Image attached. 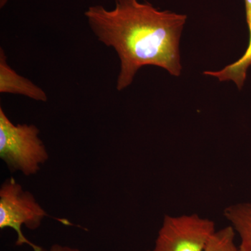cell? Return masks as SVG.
I'll list each match as a JSON object with an SVG mask.
<instances>
[{
  "instance_id": "obj_10",
  "label": "cell",
  "mask_w": 251,
  "mask_h": 251,
  "mask_svg": "<svg viewBox=\"0 0 251 251\" xmlns=\"http://www.w3.org/2000/svg\"><path fill=\"white\" fill-rule=\"evenodd\" d=\"M8 1H9V0H0V8L1 9L4 8L6 4H7Z\"/></svg>"
},
{
  "instance_id": "obj_6",
  "label": "cell",
  "mask_w": 251,
  "mask_h": 251,
  "mask_svg": "<svg viewBox=\"0 0 251 251\" xmlns=\"http://www.w3.org/2000/svg\"><path fill=\"white\" fill-rule=\"evenodd\" d=\"M247 22L249 29V43L245 53L237 61L226 66L219 72H204V74L219 79L221 82L233 81L239 90H242L247 78L248 69L251 67V0H244Z\"/></svg>"
},
{
  "instance_id": "obj_9",
  "label": "cell",
  "mask_w": 251,
  "mask_h": 251,
  "mask_svg": "<svg viewBox=\"0 0 251 251\" xmlns=\"http://www.w3.org/2000/svg\"><path fill=\"white\" fill-rule=\"evenodd\" d=\"M42 251H47L45 249H43ZM49 251H80L77 249H74L65 246L59 245V244H54L51 247Z\"/></svg>"
},
{
  "instance_id": "obj_2",
  "label": "cell",
  "mask_w": 251,
  "mask_h": 251,
  "mask_svg": "<svg viewBox=\"0 0 251 251\" xmlns=\"http://www.w3.org/2000/svg\"><path fill=\"white\" fill-rule=\"evenodd\" d=\"M49 153L34 125H15L0 108V158L11 171L35 175L49 159Z\"/></svg>"
},
{
  "instance_id": "obj_3",
  "label": "cell",
  "mask_w": 251,
  "mask_h": 251,
  "mask_svg": "<svg viewBox=\"0 0 251 251\" xmlns=\"http://www.w3.org/2000/svg\"><path fill=\"white\" fill-rule=\"evenodd\" d=\"M49 214L36 202L34 196L25 191L13 177L6 179L0 188V228L10 227L17 233L16 246L27 244L34 251H42V248L33 244L23 234L22 226L29 229L39 228L41 221Z\"/></svg>"
},
{
  "instance_id": "obj_4",
  "label": "cell",
  "mask_w": 251,
  "mask_h": 251,
  "mask_svg": "<svg viewBox=\"0 0 251 251\" xmlns=\"http://www.w3.org/2000/svg\"><path fill=\"white\" fill-rule=\"evenodd\" d=\"M216 231L214 221L197 214L166 215L149 251H204Z\"/></svg>"
},
{
  "instance_id": "obj_11",
  "label": "cell",
  "mask_w": 251,
  "mask_h": 251,
  "mask_svg": "<svg viewBox=\"0 0 251 251\" xmlns=\"http://www.w3.org/2000/svg\"></svg>"
},
{
  "instance_id": "obj_8",
  "label": "cell",
  "mask_w": 251,
  "mask_h": 251,
  "mask_svg": "<svg viewBox=\"0 0 251 251\" xmlns=\"http://www.w3.org/2000/svg\"><path fill=\"white\" fill-rule=\"evenodd\" d=\"M236 236L235 231L229 225L216 229L204 251H241L236 243Z\"/></svg>"
},
{
  "instance_id": "obj_1",
  "label": "cell",
  "mask_w": 251,
  "mask_h": 251,
  "mask_svg": "<svg viewBox=\"0 0 251 251\" xmlns=\"http://www.w3.org/2000/svg\"><path fill=\"white\" fill-rule=\"evenodd\" d=\"M85 16L97 39L116 51L120 62L117 90L131 85L145 66L179 76L182 69L179 41L187 16L160 11L139 0H115V7L91 6Z\"/></svg>"
},
{
  "instance_id": "obj_7",
  "label": "cell",
  "mask_w": 251,
  "mask_h": 251,
  "mask_svg": "<svg viewBox=\"0 0 251 251\" xmlns=\"http://www.w3.org/2000/svg\"><path fill=\"white\" fill-rule=\"evenodd\" d=\"M224 215L239 237L241 251H251V201L227 206Z\"/></svg>"
},
{
  "instance_id": "obj_5",
  "label": "cell",
  "mask_w": 251,
  "mask_h": 251,
  "mask_svg": "<svg viewBox=\"0 0 251 251\" xmlns=\"http://www.w3.org/2000/svg\"><path fill=\"white\" fill-rule=\"evenodd\" d=\"M0 93L24 96L38 101L46 102L47 94L29 79L19 75L10 67L4 50L0 49Z\"/></svg>"
}]
</instances>
